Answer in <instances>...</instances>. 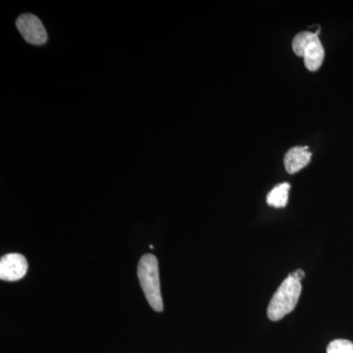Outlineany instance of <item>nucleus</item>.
<instances>
[{
    "label": "nucleus",
    "instance_id": "nucleus-3",
    "mask_svg": "<svg viewBox=\"0 0 353 353\" xmlns=\"http://www.w3.org/2000/svg\"><path fill=\"white\" fill-rule=\"evenodd\" d=\"M292 50L297 57H303L309 71L315 72L322 66L325 50L319 37L315 32H303L292 41Z\"/></svg>",
    "mask_w": 353,
    "mask_h": 353
},
{
    "label": "nucleus",
    "instance_id": "nucleus-4",
    "mask_svg": "<svg viewBox=\"0 0 353 353\" xmlns=\"http://www.w3.org/2000/svg\"><path fill=\"white\" fill-rule=\"evenodd\" d=\"M16 27L28 43L43 46L48 41V32L39 18L34 14L25 13L21 15L16 21Z\"/></svg>",
    "mask_w": 353,
    "mask_h": 353
},
{
    "label": "nucleus",
    "instance_id": "nucleus-8",
    "mask_svg": "<svg viewBox=\"0 0 353 353\" xmlns=\"http://www.w3.org/2000/svg\"><path fill=\"white\" fill-rule=\"evenodd\" d=\"M327 353H353V343L348 340H334L330 343Z\"/></svg>",
    "mask_w": 353,
    "mask_h": 353
},
{
    "label": "nucleus",
    "instance_id": "nucleus-5",
    "mask_svg": "<svg viewBox=\"0 0 353 353\" xmlns=\"http://www.w3.org/2000/svg\"><path fill=\"white\" fill-rule=\"evenodd\" d=\"M28 271V262L19 253H9L0 259V279L15 282L24 278Z\"/></svg>",
    "mask_w": 353,
    "mask_h": 353
},
{
    "label": "nucleus",
    "instance_id": "nucleus-2",
    "mask_svg": "<svg viewBox=\"0 0 353 353\" xmlns=\"http://www.w3.org/2000/svg\"><path fill=\"white\" fill-rule=\"evenodd\" d=\"M301 290L303 288L301 281L297 280L294 276L290 275L285 279L269 303L267 310L269 319L271 321H280L285 316L290 314L299 303Z\"/></svg>",
    "mask_w": 353,
    "mask_h": 353
},
{
    "label": "nucleus",
    "instance_id": "nucleus-9",
    "mask_svg": "<svg viewBox=\"0 0 353 353\" xmlns=\"http://www.w3.org/2000/svg\"><path fill=\"white\" fill-rule=\"evenodd\" d=\"M290 275L294 276V278L297 279V280L301 281L303 280L304 277H305V273L303 270H296L294 271V273L290 274Z\"/></svg>",
    "mask_w": 353,
    "mask_h": 353
},
{
    "label": "nucleus",
    "instance_id": "nucleus-6",
    "mask_svg": "<svg viewBox=\"0 0 353 353\" xmlns=\"http://www.w3.org/2000/svg\"><path fill=\"white\" fill-rule=\"evenodd\" d=\"M312 153L309 152L308 146H296L290 148L285 155V170L290 174H296L305 168L311 161Z\"/></svg>",
    "mask_w": 353,
    "mask_h": 353
},
{
    "label": "nucleus",
    "instance_id": "nucleus-7",
    "mask_svg": "<svg viewBox=\"0 0 353 353\" xmlns=\"http://www.w3.org/2000/svg\"><path fill=\"white\" fill-rule=\"evenodd\" d=\"M290 190L289 183H279L267 196L268 205L275 208H283L287 206Z\"/></svg>",
    "mask_w": 353,
    "mask_h": 353
},
{
    "label": "nucleus",
    "instance_id": "nucleus-1",
    "mask_svg": "<svg viewBox=\"0 0 353 353\" xmlns=\"http://www.w3.org/2000/svg\"><path fill=\"white\" fill-rule=\"evenodd\" d=\"M139 284L148 303L157 312L163 310V299L160 289L159 270L157 257L145 254L139 260L138 266Z\"/></svg>",
    "mask_w": 353,
    "mask_h": 353
}]
</instances>
